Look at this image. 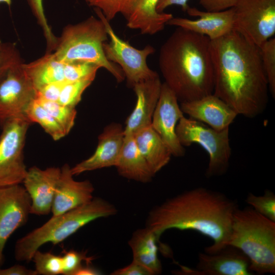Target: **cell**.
<instances>
[{"mask_svg": "<svg viewBox=\"0 0 275 275\" xmlns=\"http://www.w3.org/2000/svg\"><path fill=\"white\" fill-rule=\"evenodd\" d=\"M5 3L8 6H10L11 5V0H0V3Z\"/></svg>", "mask_w": 275, "mask_h": 275, "instance_id": "7bdbcfd3", "label": "cell"}, {"mask_svg": "<svg viewBox=\"0 0 275 275\" xmlns=\"http://www.w3.org/2000/svg\"><path fill=\"white\" fill-rule=\"evenodd\" d=\"M124 139V129L121 125L114 123L106 126L98 137V145L94 153L88 158L71 168L72 175H78L87 171L116 167Z\"/></svg>", "mask_w": 275, "mask_h": 275, "instance_id": "e0dca14e", "label": "cell"}, {"mask_svg": "<svg viewBox=\"0 0 275 275\" xmlns=\"http://www.w3.org/2000/svg\"><path fill=\"white\" fill-rule=\"evenodd\" d=\"M115 167L121 176L142 183L150 182L155 175L139 151L133 135H124L122 148Z\"/></svg>", "mask_w": 275, "mask_h": 275, "instance_id": "7402d4cb", "label": "cell"}, {"mask_svg": "<svg viewBox=\"0 0 275 275\" xmlns=\"http://www.w3.org/2000/svg\"><path fill=\"white\" fill-rule=\"evenodd\" d=\"M32 12L43 30L47 44V52H51L57 47L58 38L56 37L48 24L45 15L42 0H26Z\"/></svg>", "mask_w": 275, "mask_h": 275, "instance_id": "836d02e7", "label": "cell"}, {"mask_svg": "<svg viewBox=\"0 0 275 275\" xmlns=\"http://www.w3.org/2000/svg\"><path fill=\"white\" fill-rule=\"evenodd\" d=\"M66 81H57L45 85L36 90V96L47 100L58 102L62 89Z\"/></svg>", "mask_w": 275, "mask_h": 275, "instance_id": "8d00e7d4", "label": "cell"}, {"mask_svg": "<svg viewBox=\"0 0 275 275\" xmlns=\"http://www.w3.org/2000/svg\"><path fill=\"white\" fill-rule=\"evenodd\" d=\"M213 93L238 115L254 118L266 109L269 86L259 47L234 30L210 41Z\"/></svg>", "mask_w": 275, "mask_h": 275, "instance_id": "6da1fadb", "label": "cell"}, {"mask_svg": "<svg viewBox=\"0 0 275 275\" xmlns=\"http://www.w3.org/2000/svg\"><path fill=\"white\" fill-rule=\"evenodd\" d=\"M117 210L107 201L93 198L90 202L47 222L19 239L14 247L17 261L29 262L35 253L46 243H59L79 229L98 218L114 215Z\"/></svg>", "mask_w": 275, "mask_h": 275, "instance_id": "277c9868", "label": "cell"}, {"mask_svg": "<svg viewBox=\"0 0 275 275\" xmlns=\"http://www.w3.org/2000/svg\"><path fill=\"white\" fill-rule=\"evenodd\" d=\"M159 0H136L125 18L127 26L138 30L144 35H154L162 31L173 17L171 13H159L156 7Z\"/></svg>", "mask_w": 275, "mask_h": 275, "instance_id": "44dd1931", "label": "cell"}, {"mask_svg": "<svg viewBox=\"0 0 275 275\" xmlns=\"http://www.w3.org/2000/svg\"><path fill=\"white\" fill-rule=\"evenodd\" d=\"M248 257L239 249L228 245L213 254L199 253L195 269L182 267V272L194 275H251Z\"/></svg>", "mask_w": 275, "mask_h": 275, "instance_id": "5bb4252c", "label": "cell"}, {"mask_svg": "<svg viewBox=\"0 0 275 275\" xmlns=\"http://www.w3.org/2000/svg\"><path fill=\"white\" fill-rule=\"evenodd\" d=\"M195 20L181 17H172L167 25L180 27L207 37L211 41L217 39L233 30L232 8L219 12L201 11L188 7L186 11Z\"/></svg>", "mask_w": 275, "mask_h": 275, "instance_id": "2e32d148", "label": "cell"}, {"mask_svg": "<svg viewBox=\"0 0 275 275\" xmlns=\"http://www.w3.org/2000/svg\"><path fill=\"white\" fill-rule=\"evenodd\" d=\"M32 261L35 264L37 274L58 275L63 274L61 256L50 252H42L39 250L34 254Z\"/></svg>", "mask_w": 275, "mask_h": 275, "instance_id": "83f0119b", "label": "cell"}, {"mask_svg": "<svg viewBox=\"0 0 275 275\" xmlns=\"http://www.w3.org/2000/svg\"><path fill=\"white\" fill-rule=\"evenodd\" d=\"M31 122L26 116L11 120L2 127L0 136V188L22 183L28 170L23 147Z\"/></svg>", "mask_w": 275, "mask_h": 275, "instance_id": "9c48e42d", "label": "cell"}, {"mask_svg": "<svg viewBox=\"0 0 275 275\" xmlns=\"http://www.w3.org/2000/svg\"><path fill=\"white\" fill-rule=\"evenodd\" d=\"M237 202L224 194L196 187L167 199L149 212L146 227L160 238L169 229L193 230L210 238L205 249L210 254L228 245Z\"/></svg>", "mask_w": 275, "mask_h": 275, "instance_id": "7a4b0ae2", "label": "cell"}, {"mask_svg": "<svg viewBox=\"0 0 275 275\" xmlns=\"http://www.w3.org/2000/svg\"><path fill=\"white\" fill-rule=\"evenodd\" d=\"M184 114L216 130L229 128L237 113L213 93L197 100L180 102Z\"/></svg>", "mask_w": 275, "mask_h": 275, "instance_id": "ac0fdd59", "label": "cell"}, {"mask_svg": "<svg viewBox=\"0 0 275 275\" xmlns=\"http://www.w3.org/2000/svg\"><path fill=\"white\" fill-rule=\"evenodd\" d=\"M0 275H38L35 270L16 264L7 268H0Z\"/></svg>", "mask_w": 275, "mask_h": 275, "instance_id": "ab89813d", "label": "cell"}, {"mask_svg": "<svg viewBox=\"0 0 275 275\" xmlns=\"http://www.w3.org/2000/svg\"><path fill=\"white\" fill-rule=\"evenodd\" d=\"M61 170L51 207L52 216L80 206L93 198L94 188L89 180L75 181L68 164H65Z\"/></svg>", "mask_w": 275, "mask_h": 275, "instance_id": "d6986e66", "label": "cell"}, {"mask_svg": "<svg viewBox=\"0 0 275 275\" xmlns=\"http://www.w3.org/2000/svg\"><path fill=\"white\" fill-rule=\"evenodd\" d=\"M108 38L102 21L91 16L82 22L66 26L58 38L53 53L63 63L85 62L95 64L105 69L121 82L125 79L122 70L109 61L104 53L103 44Z\"/></svg>", "mask_w": 275, "mask_h": 275, "instance_id": "8992f818", "label": "cell"}, {"mask_svg": "<svg viewBox=\"0 0 275 275\" xmlns=\"http://www.w3.org/2000/svg\"><path fill=\"white\" fill-rule=\"evenodd\" d=\"M62 256L63 274L64 275H75L76 272L83 265L82 262L91 263L93 257L87 256L86 252H78L74 250H64Z\"/></svg>", "mask_w": 275, "mask_h": 275, "instance_id": "e575fe53", "label": "cell"}, {"mask_svg": "<svg viewBox=\"0 0 275 275\" xmlns=\"http://www.w3.org/2000/svg\"><path fill=\"white\" fill-rule=\"evenodd\" d=\"M94 10L98 17L103 22L109 38L108 42L103 44L105 56L109 61L119 65L129 87L132 88L139 82L158 75L149 67L147 63L148 56L155 51L153 46L147 45L142 49L134 48L116 34L109 21L100 9L94 8Z\"/></svg>", "mask_w": 275, "mask_h": 275, "instance_id": "ba28073f", "label": "cell"}, {"mask_svg": "<svg viewBox=\"0 0 275 275\" xmlns=\"http://www.w3.org/2000/svg\"><path fill=\"white\" fill-rule=\"evenodd\" d=\"M93 80L92 79H86L66 81L62 89L58 102L62 105L75 108L80 101L84 92Z\"/></svg>", "mask_w": 275, "mask_h": 275, "instance_id": "1f68e13d", "label": "cell"}, {"mask_svg": "<svg viewBox=\"0 0 275 275\" xmlns=\"http://www.w3.org/2000/svg\"><path fill=\"white\" fill-rule=\"evenodd\" d=\"M245 202L256 212L275 222V195L273 191L267 189L260 196L249 193Z\"/></svg>", "mask_w": 275, "mask_h": 275, "instance_id": "4dcf8cb0", "label": "cell"}, {"mask_svg": "<svg viewBox=\"0 0 275 275\" xmlns=\"http://www.w3.org/2000/svg\"><path fill=\"white\" fill-rule=\"evenodd\" d=\"M88 263L86 266L82 265L76 272L75 275H97L100 274V271Z\"/></svg>", "mask_w": 275, "mask_h": 275, "instance_id": "b9f144b4", "label": "cell"}, {"mask_svg": "<svg viewBox=\"0 0 275 275\" xmlns=\"http://www.w3.org/2000/svg\"><path fill=\"white\" fill-rule=\"evenodd\" d=\"M159 238L149 228L138 229L128 241L133 260L146 268L151 275L162 272V265L158 256Z\"/></svg>", "mask_w": 275, "mask_h": 275, "instance_id": "603a6c76", "label": "cell"}, {"mask_svg": "<svg viewBox=\"0 0 275 275\" xmlns=\"http://www.w3.org/2000/svg\"><path fill=\"white\" fill-rule=\"evenodd\" d=\"M112 275H151L150 272L142 265L132 260L124 267L114 271Z\"/></svg>", "mask_w": 275, "mask_h": 275, "instance_id": "f35d334b", "label": "cell"}, {"mask_svg": "<svg viewBox=\"0 0 275 275\" xmlns=\"http://www.w3.org/2000/svg\"><path fill=\"white\" fill-rule=\"evenodd\" d=\"M61 172L58 167L41 170L36 166L28 170L22 183L31 199V214L45 215L51 212Z\"/></svg>", "mask_w": 275, "mask_h": 275, "instance_id": "9a60e30c", "label": "cell"}, {"mask_svg": "<svg viewBox=\"0 0 275 275\" xmlns=\"http://www.w3.org/2000/svg\"><path fill=\"white\" fill-rule=\"evenodd\" d=\"M64 64V79L66 81L92 79H94L100 67L93 63L74 62Z\"/></svg>", "mask_w": 275, "mask_h": 275, "instance_id": "d6a6232c", "label": "cell"}, {"mask_svg": "<svg viewBox=\"0 0 275 275\" xmlns=\"http://www.w3.org/2000/svg\"><path fill=\"white\" fill-rule=\"evenodd\" d=\"M31 201L20 184L0 188V268L4 264V250L8 239L27 223Z\"/></svg>", "mask_w": 275, "mask_h": 275, "instance_id": "7c38bea8", "label": "cell"}, {"mask_svg": "<svg viewBox=\"0 0 275 275\" xmlns=\"http://www.w3.org/2000/svg\"><path fill=\"white\" fill-rule=\"evenodd\" d=\"M176 132L183 147L197 144L208 154L209 160L205 173L207 178L221 176L227 173L232 154L229 128L216 130L183 116L177 125Z\"/></svg>", "mask_w": 275, "mask_h": 275, "instance_id": "52a82bcc", "label": "cell"}, {"mask_svg": "<svg viewBox=\"0 0 275 275\" xmlns=\"http://www.w3.org/2000/svg\"><path fill=\"white\" fill-rule=\"evenodd\" d=\"M233 30L258 47L275 34V0H238Z\"/></svg>", "mask_w": 275, "mask_h": 275, "instance_id": "30bf717a", "label": "cell"}, {"mask_svg": "<svg viewBox=\"0 0 275 275\" xmlns=\"http://www.w3.org/2000/svg\"><path fill=\"white\" fill-rule=\"evenodd\" d=\"M133 135L139 151L155 175L169 162L172 154L169 148L151 125Z\"/></svg>", "mask_w": 275, "mask_h": 275, "instance_id": "cb8c5ba5", "label": "cell"}, {"mask_svg": "<svg viewBox=\"0 0 275 275\" xmlns=\"http://www.w3.org/2000/svg\"><path fill=\"white\" fill-rule=\"evenodd\" d=\"M23 68L32 81L36 91L52 82L65 80L64 64L58 61L52 52H46L42 57L28 64Z\"/></svg>", "mask_w": 275, "mask_h": 275, "instance_id": "d4e9b609", "label": "cell"}, {"mask_svg": "<svg viewBox=\"0 0 275 275\" xmlns=\"http://www.w3.org/2000/svg\"><path fill=\"white\" fill-rule=\"evenodd\" d=\"M211 40L177 27L161 45L158 64L164 83L180 102L198 99L213 92Z\"/></svg>", "mask_w": 275, "mask_h": 275, "instance_id": "3957f363", "label": "cell"}, {"mask_svg": "<svg viewBox=\"0 0 275 275\" xmlns=\"http://www.w3.org/2000/svg\"><path fill=\"white\" fill-rule=\"evenodd\" d=\"M159 75L135 84L132 88L136 101L135 107L125 122L124 133L133 135L151 124L162 86Z\"/></svg>", "mask_w": 275, "mask_h": 275, "instance_id": "ffe728a7", "label": "cell"}, {"mask_svg": "<svg viewBox=\"0 0 275 275\" xmlns=\"http://www.w3.org/2000/svg\"><path fill=\"white\" fill-rule=\"evenodd\" d=\"M9 68L0 79V125L25 116V111L36 91L22 64Z\"/></svg>", "mask_w": 275, "mask_h": 275, "instance_id": "8fae6325", "label": "cell"}, {"mask_svg": "<svg viewBox=\"0 0 275 275\" xmlns=\"http://www.w3.org/2000/svg\"><path fill=\"white\" fill-rule=\"evenodd\" d=\"M188 1V0H159L156 7V10L159 13H162L168 7L175 5L181 6L182 10L186 11L189 7L187 4Z\"/></svg>", "mask_w": 275, "mask_h": 275, "instance_id": "60d3db41", "label": "cell"}, {"mask_svg": "<svg viewBox=\"0 0 275 275\" xmlns=\"http://www.w3.org/2000/svg\"><path fill=\"white\" fill-rule=\"evenodd\" d=\"M88 5L100 9L108 20L118 14L125 18L128 15L136 0H86Z\"/></svg>", "mask_w": 275, "mask_h": 275, "instance_id": "f546056e", "label": "cell"}, {"mask_svg": "<svg viewBox=\"0 0 275 275\" xmlns=\"http://www.w3.org/2000/svg\"><path fill=\"white\" fill-rule=\"evenodd\" d=\"M228 245L248 257L253 273H275V222L252 207L235 211Z\"/></svg>", "mask_w": 275, "mask_h": 275, "instance_id": "5b68a950", "label": "cell"}, {"mask_svg": "<svg viewBox=\"0 0 275 275\" xmlns=\"http://www.w3.org/2000/svg\"><path fill=\"white\" fill-rule=\"evenodd\" d=\"M238 0H199V3L206 11L219 12L233 7Z\"/></svg>", "mask_w": 275, "mask_h": 275, "instance_id": "74e56055", "label": "cell"}, {"mask_svg": "<svg viewBox=\"0 0 275 275\" xmlns=\"http://www.w3.org/2000/svg\"><path fill=\"white\" fill-rule=\"evenodd\" d=\"M22 63L15 44L2 42L0 40V79L9 68Z\"/></svg>", "mask_w": 275, "mask_h": 275, "instance_id": "d590c367", "label": "cell"}, {"mask_svg": "<svg viewBox=\"0 0 275 275\" xmlns=\"http://www.w3.org/2000/svg\"><path fill=\"white\" fill-rule=\"evenodd\" d=\"M178 102L173 91L164 82L162 83L151 125L167 145L172 155L181 157L184 155L185 149L179 142L176 128L184 113Z\"/></svg>", "mask_w": 275, "mask_h": 275, "instance_id": "4fadbf2b", "label": "cell"}, {"mask_svg": "<svg viewBox=\"0 0 275 275\" xmlns=\"http://www.w3.org/2000/svg\"><path fill=\"white\" fill-rule=\"evenodd\" d=\"M261 62L272 96L275 97V38H271L259 46Z\"/></svg>", "mask_w": 275, "mask_h": 275, "instance_id": "f1b7e54d", "label": "cell"}, {"mask_svg": "<svg viewBox=\"0 0 275 275\" xmlns=\"http://www.w3.org/2000/svg\"><path fill=\"white\" fill-rule=\"evenodd\" d=\"M25 115L31 123L36 122L40 124L55 141L67 135L59 122L35 98L28 105L25 111Z\"/></svg>", "mask_w": 275, "mask_h": 275, "instance_id": "484cf974", "label": "cell"}, {"mask_svg": "<svg viewBox=\"0 0 275 275\" xmlns=\"http://www.w3.org/2000/svg\"><path fill=\"white\" fill-rule=\"evenodd\" d=\"M35 98L59 122L67 134L74 124L76 115L75 108L37 96Z\"/></svg>", "mask_w": 275, "mask_h": 275, "instance_id": "4316f807", "label": "cell"}]
</instances>
